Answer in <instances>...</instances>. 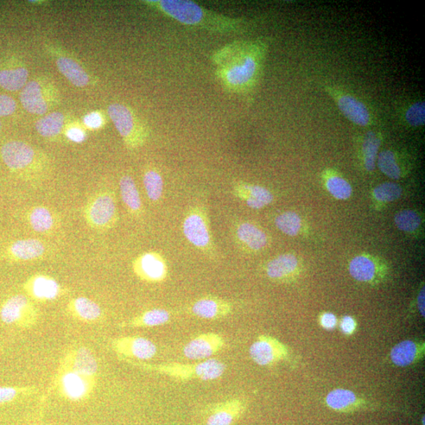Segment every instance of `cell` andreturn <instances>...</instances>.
Segmentation results:
<instances>
[{
	"label": "cell",
	"mask_w": 425,
	"mask_h": 425,
	"mask_svg": "<svg viewBox=\"0 0 425 425\" xmlns=\"http://www.w3.org/2000/svg\"><path fill=\"white\" fill-rule=\"evenodd\" d=\"M267 48L264 41H235L214 53L216 74L225 90L244 93L255 88L263 73Z\"/></svg>",
	"instance_id": "6da1fadb"
},
{
	"label": "cell",
	"mask_w": 425,
	"mask_h": 425,
	"mask_svg": "<svg viewBox=\"0 0 425 425\" xmlns=\"http://www.w3.org/2000/svg\"><path fill=\"white\" fill-rule=\"evenodd\" d=\"M170 18L183 25L204 29L214 33H240L247 27L244 19L233 18L208 11L186 0L149 1Z\"/></svg>",
	"instance_id": "7a4b0ae2"
},
{
	"label": "cell",
	"mask_w": 425,
	"mask_h": 425,
	"mask_svg": "<svg viewBox=\"0 0 425 425\" xmlns=\"http://www.w3.org/2000/svg\"><path fill=\"white\" fill-rule=\"evenodd\" d=\"M127 363L139 368L143 370L163 374L170 378L187 382L190 380H201V382H211L224 375L227 367L222 361L209 358L195 364L167 363L148 364L144 361L124 360Z\"/></svg>",
	"instance_id": "3957f363"
},
{
	"label": "cell",
	"mask_w": 425,
	"mask_h": 425,
	"mask_svg": "<svg viewBox=\"0 0 425 425\" xmlns=\"http://www.w3.org/2000/svg\"><path fill=\"white\" fill-rule=\"evenodd\" d=\"M183 233L190 244L208 258L218 257L206 208L195 206L189 209L183 221Z\"/></svg>",
	"instance_id": "277c9868"
},
{
	"label": "cell",
	"mask_w": 425,
	"mask_h": 425,
	"mask_svg": "<svg viewBox=\"0 0 425 425\" xmlns=\"http://www.w3.org/2000/svg\"><path fill=\"white\" fill-rule=\"evenodd\" d=\"M84 218L94 230L106 231L116 226L119 216L113 193L101 191L92 195L85 207Z\"/></svg>",
	"instance_id": "5b68a950"
},
{
	"label": "cell",
	"mask_w": 425,
	"mask_h": 425,
	"mask_svg": "<svg viewBox=\"0 0 425 425\" xmlns=\"http://www.w3.org/2000/svg\"><path fill=\"white\" fill-rule=\"evenodd\" d=\"M0 319L6 325L28 329L39 321L40 312L29 297L17 294L3 302L0 307Z\"/></svg>",
	"instance_id": "8992f818"
},
{
	"label": "cell",
	"mask_w": 425,
	"mask_h": 425,
	"mask_svg": "<svg viewBox=\"0 0 425 425\" xmlns=\"http://www.w3.org/2000/svg\"><path fill=\"white\" fill-rule=\"evenodd\" d=\"M97 384V378L71 371L56 372L52 389L67 400L78 402L90 397Z\"/></svg>",
	"instance_id": "52a82bcc"
},
{
	"label": "cell",
	"mask_w": 425,
	"mask_h": 425,
	"mask_svg": "<svg viewBox=\"0 0 425 425\" xmlns=\"http://www.w3.org/2000/svg\"><path fill=\"white\" fill-rule=\"evenodd\" d=\"M108 114L129 148H135L144 144L147 139V132L136 123L130 108L119 104H111L108 107Z\"/></svg>",
	"instance_id": "ba28073f"
},
{
	"label": "cell",
	"mask_w": 425,
	"mask_h": 425,
	"mask_svg": "<svg viewBox=\"0 0 425 425\" xmlns=\"http://www.w3.org/2000/svg\"><path fill=\"white\" fill-rule=\"evenodd\" d=\"M111 348L119 358L136 359L138 361L153 358L158 352L157 346L153 342L137 335L113 339L111 341Z\"/></svg>",
	"instance_id": "9c48e42d"
},
{
	"label": "cell",
	"mask_w": 425,
	"mask_h": 425,
	"mask_svg": "<svg viewBox=\"0 0 425 425\" xmlns=\"http://www.w3.org/2000/svg\"><path fill=\"white\" fill-rule=\"evenodd\" d=\"M132 268L139 280L147 283L162 282L169 274L166 259L161 253L155 251H148L139 255L133 260Z\"/></svg>",
	"instance_id": "30bf717a"
},
{
	"label": "cell",
	"mask_w": 425,
	"mask_h": 425,
	"mask_svg": "<svg viewBox=\"0 0 425 425\" xmlns=\"http://www.w3.org/2000/svg\"><path fill=\"white\" fill-rule=\"evenodd\" d=\"M251 358L260 366H271L288 357V349L281 341L267 335L258 336L250 347Z\"/></svg>",
	"instance_id": "8fae6325"
},
{
	"label": "cell",
	"mask_w": 425,
	"mask_h": 425,
	"mask_svg": "<svg viewBox=\"0 0 425 425\" xmlns=\"http://www.w3.org/2000/svg\"><path fill=\"white\" fill-rule=\"evenodd\" d=\"M1 155L6 166L15 172L36 169L40 164L35 150L22 141H11L4 144Z\"/></svg>",
	"instance_id": "7c38bea8"
},
{
	"label": "cell",
	"mask_w": 425,
	"mask_h": 425,
	"mask_svg": "<svg viewBox=\"0 0 425 425\" xmlns=\"http://www.w3.org/2000/svg\"><path fill=\"white\" fill-rule=\"evenodd\" d=\"M71 371L97 378L98 361L90 349L78 347L71 349L61 359L57 372Z\"/></svg>",
	"instance_id": "4fadbf2b"
},
{
	"label": "cell",
	"mask_w": 425,
	"mask_h": 425,
	"mask_svg": "<svg viewBox=\"0 0 425 425\" xmlns=\"http://www.w3.org/2000/svg\"><path fill=\"white\" fill-rule=\"evenodd\" d=\"M23 290L31 300L38 302L54 301L63 294V288L55 279L47 274L31 276L22 285Z\"/></svg>",
	"instance_id": "5bb4252c"
},
{
	"label": "cell",
	"mask_w": 425,
	"mask_h": 425,
	"mask_svg": "<svg viewBox=\"0 0 425 425\" xmlns=\"http://www.w3.org/2000/svg\"><path fill=\"white\" fill-rule=\"evenodd\" d=\"M225 341L220 334L207 333L195 336L183 349L185 357L190 360H207L223 350Z\"/></svg>",
	"instance_id": "9a60e30c"
},
{
	"label": "cell",
	"mask_w": 425,
	"mask_h": 425,
	"mask_svg": "<svg viewBox=\"0 0 425 425\" xmlns=\"http://www.w3.org/2000/svg\"><path fill=\"white\" fill-rule=\"evenodd\" d=\"M335 100L340 112L351 123L359 126H368L371 124V116L367 106L351 95L342 93L334 88L326 90Z\"/></svg>",
	"instance_id": "2e32d148"
},
{
	"label": "cell",
	"mask_w": 425,
	"mask_h": 425,
	"mask_svg": "<svg viewBox=\"0 0 425 425\" xmlns=\"http://www.w3.org/2000/svg\"><path fill=\"white\" fill-rule=\"evenodd\" d=\"M246 410V403L243 398H234L216 404L210 410L206 425H233Z\"/></svg>",
	"instance_id": "e0dca14e"
},
{
	"label": "cell",
	"mask_w": 425,
	"mask_h": 425,
	"mask_svg": "<svg viewBox=\"0 0 425 425\" xmlns=\"http://www.w3.org/2000/svg\"><path fill=\"white\" fill-rule=\"evenodd\" d=\"M232 236L239 246L246 251H261L268 244L267 235L251 222H240L235 225Z\"/></svg>",
	"instance_id": "ac0fdd59"
},
{
	"label": "cell",
	"mask_w": 425,
	"mask_h": 425,
	"mask_svg": "<svg viewBox=\"0 0 425 425\" xmlns=\"http://www.w3.org/2000/svg\"><path fill=\"white\" fill-rule=\"evenodd\" d=\"M232 312L233 306L230 302L215 296L202 297L191 307V312L196 318L210 321L225 319Z\"/></svg>",
	"instance_id": "d6986e66"
},
{
	"label": "cell",
	"mask_w": 425,
	"mask_h": 425,
	"mask_svg": "<svg viewBox=\"0 0 425 425\" xmlns=\"http://www.w3.org/2000/svg\"><path fill=\"white\" fill-rule=\"evenodd\" d=\"M46 246L36 239L15 241L6 247L5 256L11 262H30L41 259L46 255Z\"/></svg>",
	"instance_id": "ffe728a7"
},
{
	"label": "cell",
	"mask_w": 425,
	"mask_h": 425,
	"mask_svg": "<svg viewBox=\"0 0 425 425\" xmlns=\"http://www.w3.org/2000/svg\"><path fill=\"white\" fill-rule=\"evenodd\" d=\"M232 193L253 210L270 205L274 199L267 188L244 182L235 183Z\"/></svg>",
	"instance_id": "44dd1931"
},
{
	"label": "cell",
	"mask_w": 425,
	"mask_h": 425,
	"mask_svg": "<svg viewBox=\"0 0 425 425\" xmlns=\"http://www.w3.org/2000/svg\"><path fill=\"white\" fill-rule=\"evenodd\" d=\"M66 309L72 319L81 322L93 323L103 319V310L99 304L87 297L74 298L68 302Z\"/></svg>",
	"instance_id": "7402d4cb"
},
{
	"label": "cell",
	"mask_w": 425,
	"mask_h": 425,
	"mask_svg": "<svg viewBox=\"0 0 425 425\" xmlns=\"http://www.w3.org/2000/svg\"><path fill=\"white\" fill-rule=\"evenodd\" d=\"M424 342L415 340H404L392 348L391 360L399 367L415 365L424 356Z\"/></svg>",
	"instance_id": "603a6c76"
},
{
	"label": "cell",
	"mask_w": 425,
	"mask_h": 425,
	"mask_svg": "<svg viewBox=\"0 0 425 425\" xmlns=\"http://www.w3.org/2000/svg\"><path fill=\"white\" fill-rule=\"evenodd\" d=\"M329 408L339 413H353L366 407V402L354 393L347 389H335L329 392L326 398Z\"/></svg>",
	"instance_id": "cb8c5ba5"
},
{
	"label": "cell",
	"mask_w": 425,
	"mask_h": 425,
	"mask_svg": "<svg viewBox=\"0 0 425 425\" xmlns=\"http://www.w3.org/2000/svg\"><path fill=\"white\" fill-rule=\"evenodd\" d=\"M120 197L127 211L132 217L139 218L144 214V208L141 195L132 177L123 176L119 182Z\"/></svg>",
	"instance_id": "d4e9b609"
},
{
	"label": "cell",
	"mask_w": 425,
	"mask_h": 425,
	"mask_svg": "<svg viewBox=\"0 0 425 425\" xmlns=\"http://www.w3.org/2000/svg\"><path fill=\"white\" fill-rule=\"evenodd\" d=\"M168 310L155 308L147 310L120 325L123 328H153L166 325L171 320Z\"/></svg>",
	"instance_id": "484cf974"
},
{
	"label": "cell",
	"mask_w": 425,
	"mask_h": 425,
	"mask_svg": "<svg viewBox=\"0 0 425 425\" xmlns=\"http://www.w3.org/2000/svg\"><path fill=\"white\" fill-rule=\"evenodd\" d=\"M20 100L25 109L31 113L41 116L48 111V104L43 97L41 85L36 81H30L25 86Z\"/></svg>",
	"instance_id": "4316f807"
},
{
	"label": "cell",
	"mask_w": 425,
	"mask_h": 425,
	"mask_svg": "<svg viewBox=\"0 0 425 425\" xmlns=\"http://www.w3.org/2000/svg\"><path fill=\"white\" fill-rule=\"evenodd\" d=\"M298 259L291 253H285L271 260L266 266V274L274 281H283L294 274Z\"/></svg>",
	"instance_id": "83f0119b"
},
{
	"label": "cell",
	"mask_w": 425,
	"mask_h": 425,
	"mask_svg": "<svg viewBox=\"0 0 425 425\" xmlns=\"http://www.w3.org/2000/svg\"><path fill=\"white\" fill-rule=\"evenodd\" d=\"M27 219L32 230L38 233H48L56 225L53 212L44 206L32 207L27 212Z\"/></svg>",
	"instance_id": "f1b7e54d"
},
{
	"label": "cell",
	"mask_w": 425,
	"mask_h": 425,
	"mask_svg": "<svg viewBox=\"0 0 425 425\" xmlns=\"http://www.w3.org/2000/svg\"><path fill=\"white\" fill-rule=\"evenodd\" d=\"M56 64L60 71L74 85L82 88L88 85L90 78H88L87 73L73 60L61 57L56 61Z\"/></svg>",
	"instance_id": "f546056e"
},
{
	"label": "cell",
	"mask_w": 425,
	"mask_h": 425,
	"mask_svg": "<svg viewBox=\"0 0 425 425\" xmlns=\"http://www.w3.org/2000/svg\"><path fill=\"white\" fill-rule=\"evenodd\" d=\"M143 183L148 198L154 204L162 198L164 181L162 175L155 169H148L143 176Z\"/></svg>",
	"instance_id": "4dcf8cb0"
},
{
	"label": "cell",
	"mask_w": 425,
	"mask_h": 425,
	"mask_svg": "<svg viewBox=\"0 0 425 425\" xmlns=\"http://www.w3.org/2000/svg\"><path fill=\"white\" fill-rule=\"evenodd\" d=\"M350 274L355 280L360 282H370L376 277V265L369 258L358 256L354 258L351 264Z\"/></svg>",
	"instance_id": "1f68e13d"
},
{
	"label": "cell",
	"mask_w": 425,
	"mask_h": 425,
	"mask_svg": "<svg viewBox=\"0 0 425 425\" xmlns=\"http://www.w3.org/2000/svg\"><path fill=\"white\" fill-rule=\"evenodd\" d=\"M28 77L29 72L25 68L0 71V87L11 92L20 90L27 84Z\"/></svg>",
	"instance_id": "d6a6232c"
},
{
	"label": "cell",
	"mask_w": 425,
	"mask_h": 425,
	"mask_svg": "<svg viewBox=\"0 0 425 425\" xmlns=\"http://www.w3.org/2000/svg\"><path fill=\"white\" fill-rule=\"evenodd\" d=\"M382 144V139L377 133L367 132L363 144L364 165L366 170L372 172L376 168L378 151Z\"/></svg>",
	"instance_id": "836d02e7"
},
{
	"label": "cell",
	"mask_w": 425,
	"mask_h": 425,
	"mask_svg": "<svg viewBox=\"0 0 425 425\" xmlns=\"http://www.w3.org/2000/svg\"><path fill=\"white\" fill-rule=\"evenodd\" d=\"M64 124V116L55 112L42 118L36 123V129L43 137H54L59 135Z\"/></svg>",
	"instance_id": "e575fe53"
},
{
	"label": "cell",
	"mask_w": 425,
	"mask_h": 425,
	"mask_svg": "<svg viewBox=\"0 0 425 425\" xmlns=\"http://www.w3.org/2000/svg\"><path fill=\"white\" fill-rule=\"evenodd\" d=\"M378 167L382 172L393 180H398L402 176L394 152L385 150L377 155Z\"/></svg>",
	"instance_id": "d590c367"
},
{
	"label": "cell",
	"mask_w": 425,
	"mask_h": 425,
	"mask_svg": "<svg viewBox=\"0 0 425 425\" xmlns=\"http://www.w3.org/2000/svg\"><path fill=\"white\" fill-rule=\"evenodd\" d=\"M36 386H0V405L14 403L18 399L35 394Z\"/></svg>",
	"instance_id": "8d00e7d4"
},
{
	"label": "cell",
	"mask_w": 425,
	"mask_h": 425,
	"mask_svg": "<svg viewBox=\"0 0 425 425\" xmlns=\"http://www.w3.org/2000/svg\"><path fill=\"white\" fill-rule=\"evenodd\" d=\"M278 230L290 237H295L301 228V218L295 212H285L275 220Z\"/></svg>",
	"instance_id": "74e56055"
},
{
	"label": "cell",
	"mask_w": 425,
	"mask_h": 425,
	"mask_svg": "<svg viewBox=\"0 0 425 425\" xmlns=\"http://www.w3.org/2000/svg\"><path fill=\"white\" fill-rule=\"evenodd\" d=\"M328 192L335 199L345 200L351 197L352 188L346 180L337 176L329 177L326 182Z\"/></svg>",
	"instance_id": "f35d334b"
},
{
	"label": "cell",
	"mask_w": 425,
	"mask_h": 425,
	"mask_svg": "<svg viewBox=\"0 0 425 425\" xmlns=\"http://www.w3.org/2000/svg\"><path fill=\"white\" fill-rule=\"evenodd\" d=\"M395 222L399 230L411 232L417 230L421 225V218L416 212L405 210L398 213L395 217Z\"/></svg>",
	"instance_id": "ab89813d"
},
{
	"label": "cell",
	"mask_w": 425,
	"mask_h": 425,
	"mask_svg": "<svg viewBox=\"0 0 425 425\" xmlns=\"http://www.w3.org/2000/svg\"><path fill=\"white\" fill-rule=\"evenodd\" d=\"M373 194L377 200L390 202L400 197L402 188L396 183H384L374 189Z\"/></svg>",
	"instance_id": "60d3db41"
},
{
	"label": "cell",
	"mask_w": 425,
	"mask_h": 425,
	"mask_svg": "<svg viewBox=\"0 0 425 425\" xmlns=\"http://www.w3.org/2000/svg\"><path fill=\"white\" fill-rule=\"evenodd\" d=\"M407 123L413 127H419L424 125L425 105L424 102H417L412 104L405 113Z\"/></svg>",
	"instance_id": "b9f144b4"
},
{
	"label": "cell",
	"mask_w": 425,
	"mask_h": 425,
	"mask_svg": "<svg viewBox=\"0 0 425 425\" xmlns=\"http://www.w3.org/2000/svg\"><path fill=\"white\" fill-rule=\"evenodd\" d=\"M16 109V103L14 99L6 95L0 96V117L9 116Z\"/></svg>",
	"instance_id": "7bdbcfd3"
},
{
	"label": "cell",
	"mask_w": 425,
	"mask_h": 425,
	"mask_svg": "<svg viewBox=\"0 0 425 425\" xmlns=\"http://www.w3.org/2000/svg\"><path fill=\"white\" fill-rule=\"evenodd\" d=\"M357 326L356 321H355L351 316H344L340 323L342 332L346 335L354 334V332L356 331Z\"/></svg>",
	"instance_id": "ee69618b"
},
{
	"label": "cell",
	"mask_w": 425,
	"mask_h": 425,
	"mask_svg": "<svg viewBox=\"0 0 425 425\" xmlns=\"http://www.w3.org/2000/svg\"><path fill=\"white\" fill-rule=\"evenodd\" d=\"M84 122L88 128L99 129L102 125L103 119L99 113L92 112L85 116Z\"/></svg>",
	"instance_id": "f6af8a7d"
},
{
	"label": "cell",
	"mask_w": 425,
	"mask_h": 425,
	"mask_svg": "<svg viewBox=\"0 0 425 425\" xmlns=\"http://www.w3.org/2000/svg\"><path fill=\"white\" fill-rule=\"evenodd\" d=\"M321 325L323 328L332 330L337 325V319L332 313H326L321 316Z\"/></svg>",
	"instance_id": "bcb514c9"
},
{
	"label": "cell",
	"mask_w": 425,
	"mask_h": 425,
	"mask_svg": "<svg viewBox=\"0 0 425 425\" xmlns=\"http://www.w3.org/2000/svg\"><path fill=\"white\" fill-rule=\"evenodd\" d=\"M67 137L74 143L81 144L85 141V133L78 128H71L67 132Z\"/></svg>",
	"instance_id": "7dc6e473"
},
{
	"label": "cell",
	"mask_w": 425,
	"mask_h": 425,
	"mask_svg": "<svg viewBox=\"0 0 425 425\" xmlns=\"http://www.w3.org/2000/svg\"><path fill=\"white\" fill-rule=\"evenodd\" d=\"M418 309L423 316H424V288L420 291L419 295L417 298Z\"/></svg>",
	"instance_id": "c3c4849f"
},
{
	"label": "cell",
	"mask_w": 425,
	"mask_h": 425,
	"mask_svg": "<svg viewBox=\"0 0 425 425\" xmlns=\"http://www.w3.org/2000/svg\"><path fill=\"white\" fill-rule=\"evenodd\" d=\"M0 128H1V124H0Z\"/></svg>",
	"instance_id": "681fc988"
}]
</instances>
